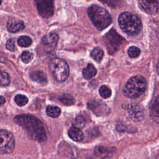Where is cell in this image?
I'll return each instance as SVG.
<instances>
[{
    "instance_id": "6da1fadb",
    "label": "cell",
    "mask_w": 159,
    "mask_h": 159,
    "mask_svg": "<svg viewBox=\"0 0 159 159\" xmlns=\"http://www.w3.org/2000/svg\"><path fill=\"white\" fill-rule=\"evenodd\" d=\"M14 121L22 127L33 140L39 142L46 140L47 134L43 123L37 117L31 114H23L16 116Z\"/></svg>"
},
{
    "instance_id": "5bb4252c",
    "label": "cell",
    "mask_w": 159,
    "mask_h": 159,
    "mask_svg": "<svg viewBox=\"0 0 159 159\" xmlns=\"http://www.w3.org/2000/svg\"><path fill=\"white\" fill-rule=\"evenodd\" d=\"M150 116L153 121L159 124V96L152 101L150 105Z\"/></svg>"
},
{
    "instance_id": "e0dca14e",
    "label": "cell",
    "mask_w": 159,
    "mask_h": 159,
    "mask_svg": "<svg viewBox=\"0 0 159 159\" xmlns=\"http://www.w3.org/2000/svg\"><path fill=\"white\" fill-rule=\"evenodd\" d=\"M97 73L96 68L92 64H88L86 68H84L83 70L82 75L84 78L86 80H90L93 78Z\"/></svg>"
},
{
    "instance_id": "44dd1931",
    "label": "cell",
    "mask_w": 159,
    "mask_h": 159,
    "mask_svg": "<svg viewBox=\"0 0 159 159\" xmlns=\"http://www.w3.org/2000/svg\"><path fill=\"white\" fill-rule=\"evenodd\" d=\"M11 81V78L9 74L4 71L0 70V85L7 86Z\"/></svg>"
},
{
    "instance_id": "83f0119b",
    "label": "cell",
    "mask_w": 159,
    "mask_h": 159,
    "mask_svg": "<svg viewBox=\"0 0 159 159\" xmlns=\"http://www.w3.org/2000/svg\"><path fill=\"white\" fill-rule=\"evenodd\" d=\"M76 124L77 125L76 127H78L79 129H80V127H83L84 126V124L83 119L82 117L81 119H80L79 117H76Z\"/></svg>"
},
{
    "instance_id": "8fae6325",
    "label": "cell",
    "mask_w": 159,
    "mask_h": 159,
    "mask_svg": "<svg viewBox=\"0 0 159 159\" xmlns=\"http://www.w3.org/2000/svg\"><path fill=\"white\" fill-rule=\"evenodd\" d=\"M140 7L148 14H157L159 12V1H139Z\"/></svg>"
},
{
    "instance_id": "ffe728a7",
    "label": "cell",
    "mask_w": 159,
    "mask_h": 159,
    "mask_svg": "<svg viewBox=\"0 0 159 159\" xmlns=\"http://www.w3.org/2000/svg\"><path fill=\"white\" fill-rule=\"evenodd\" d=\"M18 45L22 47H27L32 43V39L26 35L20 36L17 40Z\"/></svg>"
},
{
    "instance_id": "4dcf8cb0",
    "label": "cell",
    "mask_w": 159,
    "mask_h": 159,
    "mask_svg": "<svg viewBox=\"0 0 159 159\" xmlns=\"http://www.w3.org/2000/svg\"><path fill=\"white\" fill-rule=\"evenodd\" d=\"M1 2H2V1H0V4H1Z\"/></svg>"
},
{
    "instance_id": "7a4b0ae2",
    "label": "cell",
    "mask_w": 159,
    "mask_h": 159,
    "mask_svg": "<svg viewBox=\"0 0 159 159\" xmlns=\"http://www.w3.org/2000/svg\"><path fill=\"white\" fill-rule=\"evenodd\" d=\"M118 22L122 30L130 35L138 34L142 28V22L139 17L129 12L121 13L119 16Z\"/></svg>"
},
{
    "instance_id": "ac0fdd59",
    "label": "cell",
    "mask_w": 159,
    "mask_h": 159,
    "mask_svg": "<svg viewBox=\"0 0 159 159\" xmlns=\"http://www.w3.org/2000/svg\"><path fill=\"white\" fill-rule=\"evenodd\" d=\"M46 113L48 116L53 118H56L60 116L61 110L57 106H48L46 109Z\"/></svg>"
},
{
    "instance_id": "4316f807",
    "label": "cell",
    "mask_w": 159,
    "mask_h": 159,
    "mask_svg": "<svg viewBox=\"0 0 159 159\" xmlns=\"http://www.w3.org/2000/svg\"><path fill=\"white\" fill-rule=\"evenodd\" d=\"M6 48L10 51H14L16 48V46H15V43H14V40L12 39H9L7 42H6Z\"/></svg>"
},
{
    "instance_id": "5b68a950",
    "label": "cell",
    "mask_w": 159,
    "mask_h": 159,
    "mask_svg": "<svg viewBox=\"0 0 159 159\" xmlns=\"http://www.w3.org/2000/svg\"><path fill=\"white\" fill-rule=\"evenodd\" d=\"M50 70L53 78L59 82L65 81L69 75V67L66 62L60 58H53L49 64Z\"/></svg>"
},
{
    "instance_id": "4fadbf2b",
    "label": "cell",
    "mask_w": 159,
    "mask_h": 159,
    "mask_svg": "<svg viewBox=\"0 0 159 159\" xmlns=\"http://www.w3.org/2000/svg\"><path fill=\"white\" fill-rule=\"evenodd\" d=\"M25 28L24 23L22 20L16 19H9L7 24V29L9 32L15 33L22 30Z\"/></svg>"
},
{
    "instance_id": "8992f818",
    "label": "cell",
    "mask_w": 159,
    "mask_h": 159,
    "mask_svg": "<svg viewBox=\"0 0 159 159\" xmlns=\"http://www.w3.org/2000/svg\"><path fill=\"white\" fill-rule=\"evenodd\" d=\"M15 148V139L13 135L7 130H0V152L10 153Z\"/></svg>"
},
{
    "instance_id": "52a82bcc",
    "label": "cell",
    "mask_w": 159,
    "mask_h": 159,
    "mask_svg": "<svg viewBox=\"0 0 159 159\" xmlns=\"http://www.w3.org/2000/svg\"><path fill=\"white\" fill-rule=\"evenodd\" d=\"M106 47L110 53L116 52L123 42V38L114 29L109 31L104 37Z\"/></svg>"
},
{
    "instance_id": "484cf974",
    "label": "cell",
    "mask_w": 159,
    "mask_h": 159,
    "mask_svg": "<svg viewBox=\"0 0 159 159\" xmlns=\"http://www.w3.org/2000/svg\"><path fill=\"white\" fill-rule=\"evenodd\" d=\"M127 53H128V55H129L130 57L136 58L140 55V50L135 46H132L128 49Z\"/></svg>"
},
{
    "instance_id": "9a60e30c",
    "label": "cell",
    "mask_w": 159,
    "mask_h": 159,
    "mask_svg": "<svg viewBox=\"0 0 159 159\" xmlns=\"http://www.w3.org/2000/svg\"><path fill=\"white\" fill-rule=\"evenodd\" d=\"M30 78L32 80L42 84L47 83V77L45 73L41 71H34L30 73Z\"/></svg>"
},
{
    "instance_id": "277c9868",
    "label": "cell",
    "mask_w": 159,
    "mask_h": 159,
    "mask_svg": "<svg viewBox=\"0 0 159 159\" xmlns=\"http://www.w3.org/2000/svg\"><path fill=\"white\" fill-rule=\"evenodd\" d=\"M146 87L147 82L145 78L136 75L128 80L124 88L123 93L129 98H137L144 93Z\"/></svg>"
},
{
    "instance_id": "603a6c76",
    "label": "cell",
    "mask_w": 159,
    "mask_h": 159,
    "mask_svg": "<svg viewBox=\"0 0 159 159\" xmlns=\"http://www.w3.org/2000/svg\"><path fill=\"white\" fill-rule=\"evenodd\" d=\"M16 103L19 106H25L28 102V98L23 94H17L14 98Z\"/></svg>"
},
{
    "instance_id": "d6986e66",
    "label": "cell",
    "mask_w": 159,
    "mask_h": 159,
    "mask_svg": "<svg viewBox=\"0 0 159 159\" xmlns=\"http://www.w3.org/2000/svg\"><path fill=\"white\" fill-rule=\"evenodd\" d=\"M104 52L103 50L100 47H95L93 48L92 52H91V57L96 61H100L103 57Z\"/></svg>"
},
{
    "instance_id": "d4e9b609",
    "label": "cell",
    "mask_w": 159,
    "mask_h": 159,
    "mask_svg": "<svg viewBox=\"0 0 159 159\" xmlns=\"http://www.w3.org/2000/svg\"><path fill=\"white\" fill-rule=\"evenodd\" d=\"M33 54L29 51L23 52L20 55V58L22 61L25 63H29L33 59Z\"/></svg>"
},
{
    "instance_id": "f1b7e54d",
    "label": "cell",
    "mask_w": 159,
    "mask_h": 159,
    "mask_svg": "<svg viewBox=\"0 0 159 159\" xmlns=\"http://www.w3.org/2000/svg\"><path fill=\"white\" fill-rule=\"evenodd\" d=\"M6 102V99L2 96H0V106L4 104Z\"/></svg>"
},
{
    "instance_id": "2e32d148",
    "label": "cell",
    "mask_w": 159,
    "mask_h": 159,
    "mask_svg": "<svg viewBox=\"0 0 159 159\" xmlns=\"http://www.w3.org/2000/svg\"><path fill=\"white\" fill-rule=\"evenodd\" d=\"M68 135L70 139L76 142H80L83 139V134L80 129L76 127H72L68 130Z\"/></svg>"
},
{
    "instance_id": "30bf717a",
    "label": "cell",
    "mask_w": 159,
    "mask_h": 159,
    "mask_svg": "<svg viewBox=\"0 0 159 159\" xmlns=\"http://www.w3.org/2000/svg\"><path fill=\"white\" fill-rule=\"evenodd\" d=\"M58 40V36L55 33H50L45 35L42 39V43L45 50L49 52L52 51L57 46Z\"/></svg>"
},
{
    "instance_id": "3957f363",
    "label": "cell",
    "mask_w": 159,
    "mask_h": 159,
    "mask_svg": "<svg viewBox=\"0 0 159 159\" xmlns=\"http://www.w3.org/2000/svg\"><path fill=\"white\" fill-rule=\"evenodd\" d=\"M88 14L93 24L98 30H103L111 23V17L109 12L98 5L90 6L88 10Z\"/></svg>"
},
{
    "instance_id": "ba28073f",
    "label": "cell",
    "mask_w": 159,
    "mask_h": 159,
    "mask_svg": "<svg viewBox=\"0 0 159 159\" xmlns=\"http://www.w3.org/2000/svg\"><path fill=\"white\" fill-rule=\"evenodd\" d=\"M39 15L43 18H49L53 14V4L52 1L39 0L35 1Z\"/></svg>"
},
{
    "instance_id": "cb8c5ba5",
    "label": "cell",
    "mask_w": 159,
    "mask_h": 159,
    "mask_svg": "<svg viewBox=\"0 0 159 159\" xmlns=\"http://www.w3.org/2000/svg\"><path fill=\"white\" fill-rule=\"evenodd\" d=\"M59 100L65 105H71L74 102L72 96L68 94H63L59 97Z\"/></svg>"
},
{
    "instance_id": "7402d4cb",
    "label": "cell",
    "mask_w": 159,
    "mask_h": 159,
    "mask_svg": "<svg viewBox=\"0 0 159 159\" xmlns=\"http://www.w3.org/2000/svg\"><path fill=\"white\" fill-rule=\"evenodd\" d=\"M99 93L100 96L104 99L109 98L112 94L111 89L105 85H102L100 87Z\"/></svg>"
},
{
    "instance_id": "7c38bea8",
    "label": "cell",
    "mask_w": 159,
    "mask_h": 159,
    "mask_svg": "<svg viewBox=\"0 0 159 159\" xmlns=\"http://www.w3.org/2000/svg\"><path fill=\"white\" fill-rule=\"evenodd\" d=\"M116 152L114 147H107L104 146H98L94 150V155L101 159L111 157Z\"/></svg>"
},
{
    "instance_id": "f546056e",
    "label": "cell",
    "mask_w": 159,
    "mask_h": 159,
    "mask_svg": "<svg viewBox=\"0 0 159 159\" xmlns=\"http://www.w3.org/2000/svg\"><path fill=\"white\" fill-rule=\"evenodd\" d=\"M157 72L159 73V58H158V62L157 64Z\"/></svg>"
},
{
    "instance_id": "9c48e42d",
    "label": "cell",
    "mask_w": 159,
    "mask_h": 159,
    "mask_svg": "<svg viewBox=\"0 0 159 159\" xmlns=\"http://www.w3.org/2000/svg\"><path fill=\"white\" fill-rule=\"evenodd\" d=\"M129 117L135 122L141 121L144 117L143 107L139 104H131L128 106Z\"/></svg>"
}]
</instances>
